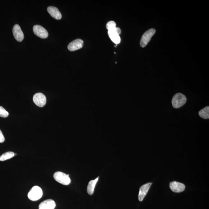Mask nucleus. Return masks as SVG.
Masks as SVG:
<instances>
[{"instance_id":"obj_1","label":"nucleus","mask_w":209,"mask_h":209,"mask_svg":"<svg viewBox=\"0 0 209 209\" xmlns=\"http://www.w3.org/2000/svg\"><path fill=\"white\" fill-rule=\"evenodd\" d=\"M186 101L187 99L184 95L181 93H177L172 98V105L174 108H179L186 103Z\"/></svg>"},{"instance_id":"obj_2","label":"nucleus","mask_w":209,"mask_h":209,"mask_svg":"<svg viewBox=\"0 0 209 209\" xmlns=\"http://www.w3.org/2000/svg\"><path fill=\"white\" fill-rule=\"evenodd\" d=\"M53 178L58 183L64 185H68L71 183V180L69 174L63 172H57L53 174Z\"/></svg>"},{"instance_id":"obj_3","label":"nucleus","mask_w":209,"mask_h":209,"mask_svg":"<svg viewBox=\"0 0 209 209\" xmlns=\"http://www.w3.org/2000/svg\"><path fill=\"white\" fill-rule=\"evenodd\" d=\"M42 190L38 186L33 187L28 194V198L32 201L39 200L42 197Z\"/></svg>"},{"instance_id":"obj_4","label":"nucleus","mask_w":209,"mask_h":209,"mask_svg":"<svg viewBox=\"0 0 209 209\" xmlns=\"http://www.w3.org/2000/svg\"><path fill=\"white\" fill-rule=\"evenodd\" d=\"M156 30L154 29H150L146 31L142 35L140 40L141 46L144 48L150 42L151 38L156 33Z\"/></svg>"},{"instance_id":"obj_5","label":"nucleus","mask_w":209,"mask_h":209,"mask_svg":"<svg viewBox=\"0 0 209 209\" xmlns=\"http://www.w3.org/2000/svg\"><path fill=\"white\" fill-rule=\"evenodd\" d=\"M33 101L38 107H42L46 104L47 99L45 95L42 93H39L34 95Z\"/></svg>"},{"instance_id":"obj_6","label":"nucleus","mask_w":209,"mask_h":209,"mask_svg":"<svg viewBox=\"0 0 209 209\" xmlns=\"http://www.w3.org/2000/svg\"><path fill=\"white\" fill-rule=\"evenodd\" d=\"M33 31L35 35L42 39L48 37L49 34L47 30L40 25H35L33 27Z\"/></svg>"},{"instance_id":"obj_7","label":"nucleus","mask_w":209,"mask_h":209,"mask_svg":"<svg viewBox=\"0 0 209 209\" xmlns=\"http://www.w3.org/2000/svg\"><path fill=\"white\" fill-rule=\"evenodd\" d=\"M84 42L80 39H77L72 41L68 46V49L70 51H74L83 47Z\"/></svg>"},{"instance_id":"obj_8","label":"nucleus","mask_w":209,"mask_h":209,"mask_svg":"<svg viewBox=\"0 0 209 209\" xmlns=\"http://www.w3.org/2000/svg\"><path fill=\"white\" fill-rule=\"evenodd\" d=\"M14 37L17 41L21 42L23 40L24 36L20 26L18 25H15L12 29Z\"/></svg>"},{"instance_id":"obj_9","label":"nucleus","mask_w":209,"mask_h":209,"mask_svg":"<svg viewBox=\"0 0 209 209\" xmlns=\"http://www.w3.org/2000/svg\"><path fill=\"white\" fill-rule=\"evenodd\" d=\"M152 184V183H148L141 187L138 194V199L140 202L143 201L144 198L146 196L147 193L149 190Z\"/></svg>"},{"instance_id":"obj_10","label":"nucleus","mask_w":209,"mask_h":209,"mask_svg":"<svg viewBox=\"0 0 209 209\" xmlns=\"http://www.w3.org/2000/svg\"><path fill=\"white\" fill-rule=\"evenodd\" d=\"M170 188L174 192L179 193L184 191L186 187L183 183L174 181L170 183Z\"/></svg>"},{"instance_id":"obj_11","label":"nucleus","mask_w":209,"mask_h":209,"mask_svg":"<svg viewBox=\"0 0 209 209\" xmlns=\"http://www.w3.org/2000/svg\"><path fill=\"white\" fill-rule=\"evenodd\" d=\"M56 204L54 201L51 199H47L41 202L39 206V209H54Z\"/></svg>"},{"instance_id":"obj_12","label":"nucleus","mask_w":209,"mask_h":209,"mask_svg":"<svg viewBox=\"0 0 209 209\" xmlns=\"http://www.w3.org/2000/svg\"><path fill=\"white\" fill-rule=\"evenodd\" d=\"M47 12L53 18L57 20H60L62 18V15L59 10L56 7L50 6L47 8Z\"/></svg>"},{"instance_id":"obj_13","label":"nucleus","mask_w":209,"mask_h":209,"mask_svg":"<svg viewBox=\"0 0 209 209\" xmlns=\"http://www.w3.org/2000/svg\"><path fill=\"white\" fill-rule=\"evenodd\" d=\"M115 30H116V28L114 30H108V34L112 42L117 45L121 42V39L119 35H118L116 32Z\"/></svg>"},{"instance_id":"obj_14","label":"nucleus","mask_w":209,"mask_h":209,"mask_svg":"<svg viewBox=\"0 0 209 209\" xmlns=\"http://www.w3.org/2000/svg\"><path fill=\"white\" fill-rule=\"evenodd\" d=\"M99 179V177H98L95 179L90 180L89 182L88 186H87V191L88 194L90 195H91L94 193L95 188V187Z\"/></svg>"},{"instance_id":"obj_15","label":"nucleus","mask_w":209,"mask_h":209,"mask_svg":"<svg viewBox=\"0 0 209 209\" xmlns=\"http://www.w3.org/2000/svg\"><path fill=\"white\" fill-rule=\"evenodd\" d=\"M199 116L204 119H209V107L208 106L204 108L199 111Z\"/></svg>"},{"instance_id":"obj_16","label":"nucleus","mask_w":209,"mask_h":209,"mask_svg":"<svg viewBox=\"0 0 209 209\" xmlns=\"http://www.w3.org/2000/svg\"><path fill=\"white\" fill-rule=\"evenodd\" d=\"M15 156V153L13 152L9 151L3 154L0 156V161H4L11 159Z\"/></svg>"},{"instance_id":"obj_17","label":"nucleus","mask_w":209,"mask_h":209,"mask_svg":"<svg viewBox=\"0 0 209 209\" xmlns=\"http://www.w3.org/2000/svg\"><path fill=\"white\" fill-rule=\"evenodd\" d=\"M116 28V23L114 21H109L106 25V28L108 30H114Z\"/></svg>"},{"instance_id":"obj_18","label":"nucleus","mask_w":209,"mask_h":209,"mask_svg":"<svg viewBox=\"0 0 209 209\" xmlns=\"http://www.w3.org/2000/svg\"><path fill=\"white\" fill-rule=\"evenodd\" d=\"M9 116V113L4 108L0 106V117L6 118Z\"/></svg>"},{"instance_id":"obj_19","label":"nucleus","mask_w":209,"mask_h":209,"mask_svg":"<svg viewBox=\"0 0 209 209\" xmlns=\"http://www.w3.org/2000/svg\"><path fill=\"white\" fill-rule=\"evenodd\" d=\"M5 141V138L2 132L0 130V143H2Z\"/></svg>"},{"instance_id":"obj_20","label":"nucleus","mask_w":209,"mask_h":209,"mask_svg":"<svg viewBox=\"0 0 209 209\" xmlns=\"http://www.w3.org/2000/svg\"><path fill=\"white\" fill-rule=\"evenodd\" d=\"M115 30H116V32L118 33V35L121 34V29H120L119 28L116 27Z\"/></svg>"}]
</instances>
